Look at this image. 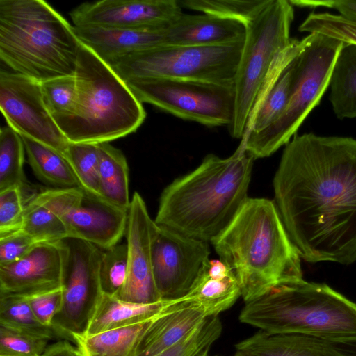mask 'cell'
<instances>
[{
	"instance_id": "1",
	"label": "cell",
	"mask_w": 356,
	"mask_h": 356,
	"mask_svg": "<svg viewBox=\"0 0 356 356\" xmlns=\"http://www.w3.org/2000/svg\"><path fill=\"white\" fill-rule=\"evenodd\" d=\"M273 184L274 202L301 258L356 262V139L296 134Z\"/></svg>"
},
{
	"instance_id": "2",
	"label": "cell",
	"mask_w": 356,
	"mask_h": 356,
	"mask_svg": "<svg viewBox=\"0 0 356 356\" xmlns=\"http://www.w3.org/2000/svg\"><path fill=\"white\" fill-rule=\"evenodd\" d=\"M253 161L241 145L225 159L207 155L195 170L164 188L156 224L211 243L248 198Z\"/></svg>"
},
{
	"instance_id": "3",
	"label": "cell",
	"mask_w": 356,
	"mask_h": 356,
	"mask_svg": "<svg viewBox=\"0 0 356 356\" xmlns=\"http://www.w3.org/2000/svg\"><path fill=\"white\" fill-rule=\"evenodd\" d=\"M211 244L236 275L245 303L302 278L300 253L268 199L248 197Z\"/></svg>"
},
{
	"instance_id": "4",
	"label": "cell",
	"mask_w": 356,
	"mask_h": 356,
	"mask_svg": "<svg viewBox=\"0 0 356 356\" xmlns=\"http://www.w3.org/2000/svg\"><path fill=\"white\" fill-rule=\"evenodd\" d=\"M81 42L43 0L0 1V58L40 83L75 74Z\"/></svg>"
},
{
	"instance_id": "5",
	"label": "cell",
	"mask_w": 356,
	"mask_h": 356,
	"mask_svg": "<svg viewBox=\"0 0 356 356\" xmlns=\"http://www.w3.org/2000/svg\"><path fill=\"white\" fill-rule=\"evenodd\" d=\"M74 76L73 111L55 120L70 143H109L143 124V103L109 65L81 42Z\"/></svg>"
},
{
	"instance_id": "6",
	"label": "cell",
	"mask_w": 356,
	"mask_h": 356,
	"mask_svg": "<svg viewBox=\"0 0 356 356\" xmlns=\"http://www.w3.org/2000/svg\"><path fill=\"white\" fill-rule=\"evenodd\" d=\"M239 321L269 333L326 339L356 337V303L325 284L302 278L248 302Z\"/></svg>"
},
{
	"instance_id": "7",
	"label": "cell",
	"mask_w": 356,
	"mask_h": 356,
	"mask_svg": "<svg viewBox=\"0 0 356 356\" xmlns=\"http://www.w3.org/2000/svg\"><path fill=\"white\" fill-rule=\"evenodd\" d=\"M293 60V80L289 102L273 123L241 139L245 152L254 159L270 156L286 145L310 112L319 104L330 86L333 67L343 42L309 33Z\"/></svg>"
},
{
	"instance_id": "8",
	"label": "cell",
	"mask_w": 356,
	"mask_h": 356,
	"mask_svg": "<svg viewBox=\"0 0 356 356\" xmlns=\"http://www.w3.org/2000/svg\"><path fill=\"white\" fill-rule=\"evenodd\" d=\"M294 9L288 0H272L247 26L236 71L234 114L227 127L230 135L242 139L262 84L277 55L292 42L290 29Z\"/></svg>"
},
{
	"instance_id": "9",
	"label": "cell",
	"mask_w": 356,
	"mask_h": 356,
	"mask_svg": "<svg viewBox=\"0 0 356 356\" xmlns=\"http://www.w3.org/2000/svg\"><path fill=\"white\" fill-rule=\"evenodd\" d=\"M244 40L213 47L163 46L123 56L109 65L124 81L166 78L234 84Z\"/></svg>"
},
{
	"instance_id": "10",
	"label": "cell",
	"mask_w": 356,
	"mask_h": 356,
	"mask_svg": "<svg viewBox=\"0 0 356 356\" xmlns=\"http://www.w3.org/2000/svg\"><path fill=\"white\" fill-rule=\"evenodd\" d=\"M125 82L141 103L152 104L179 118L208 127H228L232 122L234 83L166 78H138Z\"/></svg>"
},
{
	"instance_id": "11",
	"label": "cell",
	"mask_w": 356,
	"mask_h": 356,
	"mask_svg": "<svg viewBox=\"0 0 356 356\" xmlns=\"http://www.w3.org/2000/svg\"><path fill=\"white\" fill-rule=\"evenodd\" d=\"M33 199L57 214L65 225L68 238L81 239L106 250L125 235L128 210L80 187L50 188Z\"/></svg>"
},
{
	"instance_id": "12",
	"label": "cell",
	"mask_w": 356,
	"mask_h": 356,
	"mask_svg": "<svg viewBox=\"0 0 356 356\" xmlns=\"http://www.w3.org/2000/svg\"><path fill=\"white\" fill-rule=\"evenodd\" d=\"M62 243L63 302L53 325L72 342V334L85 332L102 293L99 277L102 249L74 238H67Z\"/></svg>"
},
{
	"instance_id": "13",
	"label": "cell",
	"mask_w": 356,
	"mask_h": 356,
	"mask_svg": "<svg viewBox=\"0 0 356 356\" xmlns=\"http://www.w3.org/2000/svg\"><path fill=\"white\" fill-rule=\"evenodd\" d=\"M0 108L7 124L64 155L70 143L47 110L40 83L22 74L0 72Z\"/></svg>"
},
{
	"instance_id": "14",
	"label": "cell",
	"mask_w": 356,
	"mask_h": 356,
	"mask_svg": "<svg viewBox=\"0 0 356 356\" xmlns=\"http://www.w3.org/2000/svg\"><path fill=\"white\" fill-rule=\"evenodd\" d=\"M209 243L158 225L152 245L154 283L162 300L184 297L209 259Z\"/></svg>"
},
{
	"instance_id": "15",
	"label": "cell",
	"mask_w": 356,
	"mask_h": 356,
	"mask_svg": "<svg viewBox=\"0 0 356 356\" xmlns=\"http://www.w3.org/2000/svg\"><path fill=\"white\" fill-rule=\"evenodd\" d=\"M157 228L144 200L138 193H134L128 209L125 233L127 276L123 287L115 296L116 298L138 304L162 300L154 283L152 263V245Z\"/></svg>"
},
{
	"instance_id": "16",
	"label": "cell",
	"mask_w": 356,
	"mask_h": 356,
	"mask_svg": "<svg viewBox=\"0 0 356 356\" xmlns=\"http://www.w3.org/2000/svg\"><path fill=\"white\" fill-rule=\"evenodd\" d=\"M182 8L178 0H102L85 2L70 13L74 26L165 27Z\"/></svg>"
},
{
	"instance_id": "17",
	"label": "cell",
	"mask_w": 356,
	"mask_h": 356,
	"mask_svg": "<svg viewBox=\"0 0 356 356\" xmlns=\"http://www.w3.org/2000/svg\"><path fill=\"white\" fill-rule=\"evenodd\" d=\"M62 241L37 243L20 259L0 266V294L29 296L62 288Z\"/></svg>"
},
{
	"instance_id": "18",
	"label": "cell",
	"mask_w": 356,
	"mask_h": 356,
	"mask_svg": "<svg viewBox=\"0 0 356 356\" xmlns=\"http://www.w3.org/2000/svg\"><path fill=\"white\" fill-rule=\"evenodd\" d=\"M303 44V39H293L275 59L257 97L244 136L268 127L284 111L292 89L293 60Z\"/></svg>"
},
{
	"instance_id": "19",
	"label": "cell",
	"mask_w": 356,
	"mask_h": 356,
	"mask_svg": "<svg viewBox=\"0 0 356 356\" xmlns=\"http://www.w3.org/2000/svg\"><path fill=\"white\" fill-rule=\"evenodd\" d=\"M241 296V288L236 275L219 259H209L188 293L175 300L181 307L211 317L229 309Z\"/></svg>"
},
{
	"instance_id": "20",
	"label": "cell",
	"mask_w": 356,
	"mask_h": 356,
	"mask_svg": "<svg viewBox=\"0 0 356 356\" xmlns=\"http://www.w3.org/2000/svg\"><path fill=\"white\" fill-rule=\"evenodd\" d=\"M73 27L79 41L108 65L123 56L164 46L165 27Z\"/></svg>"
},
{
	"instance_id": "21",
	"label": "cell",
	"mask_w": 356,
	"mask_h": 356,
	"mask_svg": "<svg viewBox=\"0 0 356 356\" xmlns=\"http://www.w3.org/2000/svg\"><path fill=\"white\" fill-rule=\"evenodd\" d=\"M246 26L216 16L182 13L164 28V46L213 47L243 41Z\"/></svg>"
},
{
	"instance_id": "22",
	"label": "cell",
	"mask_w": 356,
	"mask_h": 356,
	"mask_svg": "<svg viewBox=\"0 0 356 356\" xmlns=\"http://www.w3.org/2000/svg\"><path fill=\"white\" fill-rule=\"evenodd\" d=\"M207 318L200 312L169 300L139 337L131 356H155L170 348Z\"/></svg>"
},
{
	"instance_id": "23",
	"label": "cell",
	"mask_w": 356,
	"mask_h": 356,
	"mask_svg": "<svg viewBox=\"0 0 356 356\" xmlns=\"http://www.w3.org/2000/svg\"><path fill=\"white\" fill-rule=\"evenodd\" d=\"M236 348L253 356H337L326 339L263 330L238 342Z\"/></svg>"
},
{
	"instance_id": "24",
	"label": "cell",
	"mask_w": 356,
	"mask_h": 356,
	"mask_svg": "<svg viewBox=\"0 0 356 356\" xmlns=\"http://www.w3.org/2000/svg\"><path fill=\"white\" fill-rule=\"evenodd\" d=\"M168 302L161 300L152 304H138L123 301L102 293L86 330L81 334L92 336L151 321L164 310Z\"/></svg>"
},
{
	"instance_id": "25",
	"label": "cell",
	"mask_w": 356,
	"mask_h": 356,
	"mask_svg": "<svg viewBox=\"0 0 356 356\" xmlns=\"http://www.w3.org/2000/svg\"><path fill=\"white\" fill-rule=\"evenodd\" d=\"M330 101L340 120L356 118V44L344 42L330 81Z\"/></svg>"
},
{
	"instance_id": "26",
	"label": "cell",
	"mask_w": 356,
	"mask_h": 356,
	"mask_svg": "<svg viewBox=\"0 0 356 356\" xmlns=\"http://www.w3.org/2000/svg\"><path fill=\"white\" fill-rule=\"evenodd\" d=\"M151 321L92 336L74 334L72 342L79 356H131L139 337Z\"/></svg>"
},
{
	"instance_id": "27",
	"label": "cell",
	"mask_w": 356,
	"mask_h": 356,
	"mask_svg": "<svg viewBox=\"0 0 356 356\" xmlns=\"http://www.w3.org/2000/svg\"><path fill=\"white\" fill-rule=\"evenodd\" d=\"M21 137L29 165L41 181L54 186V188L80 187L63 154L30 138L24 136Z\"/></svg>"
},
{
	"instance_id": "28",
	"label": "cell",
	"mask_w": 356,
	"mask_h": 356,
	"mask_svg": "<svg viewBox=\"0 0 356 356\" xmlns=\"http://www.w3.org/2000/svg\"><path fill=\"white\" fill-rule=\"evenodd\" d=\"M101 194L103 198L124 209L131 200L129 189V167L121 150L108 142L97 143Z\"/></svg>"
},
{
	"instance_id": "29",
	"label": "cell",
	"mask_w": 356,
	"mask_h": 356,
	"mask_svg": "<svg viewBox=\"0 0 356 356\" xmlns=\"http://www.w3.org/2000/svg\"><path fill=\"white\" fill-rule=\"evenodd\" d=\"M0 325L48 340H67L54 325L40 323L26 298L22 296L0 294Z\"/></svg>"
},
{
	"instance_id": "30",
	"label": "cell",
	"mask_w": 356,
	"mask_h": 356,
	"mask_svg": "<svg viewBox=\"0 0 356 356\" xmlns=\"http://www.w3.org/2000/svg\"><path fill=\"white\" fill-rule=\"evenodd\" d=\"M19 230L36 243H56L68 238L63 220L33 198L25 204Z\"/></svg>"
},
{
	"instance_id": "31",
	"label": "cell",
	"mask_w": 356,
	"mask_h": 356,
	"mask_svg": "<svg viewBox=\"0 0 356 356\" xmlns=\"http://www.w3.org/2000/svg\"><path fill=\"white\" fill-rule=\"evenodd\" d=\"M272 0H178L181 8L241 22L247 26Z\"/></svg>"
},
{
	"instance_id": "32",
	"label": "cell",
	"mask_w": 356,
	"mask_h": 356,
	"mask_svg": "<svg viewBox=\"0 0 356 356\" xmlns=\"http://www.w3.org/2000/svg\"><path fill=\"white\" fill-rule=\"evenodd\" d=\"M25 148L21 136L9 125L0 130V191L19 186L24 181Z\"/></svg>"
},
{
	"instance_id": "33",
	"label": "cell",
	"mask_w": 356,
	"mask_h": 356,
	"mask_svg": "<svg viewBox=\"0 0 356 356\" xmlns=\"http://www.w3.org/2000/svg\"><path fill=\"white\" fill-rule=\"evenodd\" d=\"M80 188L87 193L102 197L97 143H70L64 154Z\"/></svg>"
},
{
	"instance_id": "34",
	"label": "cell",
	"mask_w": 356,
	"mask_h": 356,
	"mask_svg": "<svg viewBox=\"0 0 356 356\" xmlns=\"http://www.w3.org/2000/svg\"><path fill=\"white\" fill-rule=\"evenodd\" d=\"M127 244H116L102 250L99 277L102 292L115 297L123 287L127 276Z\"/></svg>"
},
{
	"instance_id": "35",
	"label": "cell",
	"mask_w": 356,
	"mask_h": 356,
	"mask_svg": "<svg viewBox=\"0 0 356 356\" xmlns=\"http://www.w3.org/2000/svg\"><path fill=\"white\" fill-rule=\"evenodd\" d=\"M40 87L44 104L54 120L72 113L76 96L74 75L44 81L40 83Z\"/></svg>"
},
{
	"instance_id": "36",
	"label": "cell",
	"mask_w": 356,
	"mask_h": 356,
	"mask_svg": "<svg viewBox=\"0 0 356 356\" xmlns=\"http://www.w3.org/2000/svg\"><path fill=\"white\" fill-rule=\"evenodd\" d=\"M298 30L309 34H323L356 44V22L338 14L312 13L299 26Z\"/></svg>"
},
{
	"instance_id": "37",
	"label": "cell",
	"mask_w": 356,
	"mask_h": 356,
	"mask_svg": "<svg viewBox=\"0 0 356 356\" xmlns=\"http://www.w3.org/2000/svg\"><path fill=\"white\" fill-rule=\"evenodd\" d=\"M221 334L218 326L213 321L200 324L179 342L155 356H195L216 341Z\"/></svg>"
},
{
	"instance_id": "38",
	"label": "cell",
	"mask_w": 356,
	"mask_h": 356,
	"mask_svg": "<svg viewBox=\"0 0 356 356\" xmlns=\"http://www.w3.org/2000/svg\"><path fill=\"white\" fill-rule=\"evenodd\" d=\"M49 341L0 325V356H42Z\"/></svg>"
},
{
	"instance_id": "39",
	"label": "cell",
	"mask_w": 356,
	"mask_h": 356,
	"mask_svg": "<svg viewBox=\"0 0 356 356\" xmlns=\"http://www.w3.org/2000/svg\"><path fill=\"white\" fill-rule=\"evenodd\" d=\"M24 207L22 188L13 186L0 191V235L19 229Z\"/></svg>"
},
{
	"instance_id": "40",
	"label": "cell",
	"mask_w": 356,
	"mask_h": 356,
	"mask_svg": "<svg viewBox=\"0 0 356 356\" xmlns=\"http://www.w3.org/2000/svg\"><path fill=\"white\" fill-rule=\"evenodd\" d=\"M25 297L40 323L52 326L62 305L63 288Z\"/></svg>"
},
{
	"instance_id": "41",
	"label": "cell",
	"mask_w": 356,
	"mask_h": 356,
	"mask_svg": "<svg viewBox=\"0 0 356 356\" xmlns=\"http://www.w3.org/2000/svg\"><path fill=\"white\" fill-rule=\"evenodd\" d=\"M37 243H38L19 229L0 235V266L20 259Z\"/></svg>"
},
{
	"instance_id": "42",
	"label": "cell",
	"mask_w": 356,
	"mask_h": 356,
	"mask_svg": "<svg viewBox=\"0 0 356 356\" xmlns=\"http://www.w3.org/2000/svg\"><path fill=\"white\" fill-rule=\"evenodd\" d=\"M292 6L300 8H326L334 10L350 20L356 22V0H290Z\"/></svg>"
},
{
	"instance_id": "43",
	"label": "cell",
	"mask_w": 356,
	"mask_h": 356,
	"mask_svg": "<svg viewBox=\"0 0 356 356\" xmlns=\"http://www.w3.org/2000/svg\"><path fill=\"white\" fill-rule=\"evenodd\" d=\"M327 340L337 356H356V337Z\"/></svg>"
},
{
	"instance_id": "44",
	"label": "cell",
	"mask_w": 356,
	"mask_h": 356,
	"mask_svg": "<svg viewBox=\"0 0 356 356\" xmlns=\"http://www.w3.org/2000/svg\"><path fill=\"white\" fill-rule=\"evenodd\" d=\"M42 356H79L75 346L63 339L49 345Z\"/></svg>"
},
{
	"instance_id": "45",
	"label": "cell",
	"mask_w": 356,
	"mask_h": 356,
	"mask_svg": "<svg viewBox=\"0 0 356 356\" xmlns=\"http://www.w3.org/2000/svg\"><path fill=\"white\" fill-rule=\"evenodd\" d=\"M209 349H210V347H207V348H204V350H201L200 353H198L195 356H216V355H210Z\"/></svg>"
},
{
	"instance_id": "46",
	"label": "cell",
	"mask_w": 356,
	"mask_h": 356,
	"mask_svg": "<svg viewBox=\"0 0 356 356\" xmlns=\"http://www.w3.org/2000/svg\"><path fill=\"white\" fill-rule=\"evenodd\" d=\"M233 356H253V355H251L244 353L243 351L236 350V353L234 354Z\"/></svg>"
}]
</instances>
